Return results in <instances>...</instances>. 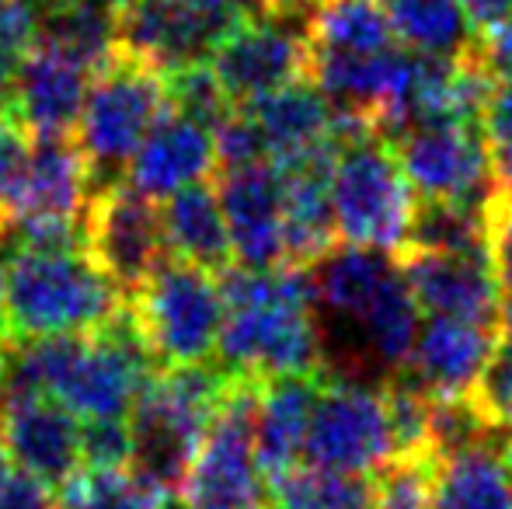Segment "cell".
I'll return each mask as SVG.
<instances>
[{"label": "cell", "instance_id": "cell-1", "mask_svg": "<svg viewBox=\"0 0 512 509\" xmlns=\"http://www.w3.org/2000/svg\"><path fill=\"white\" fill-rule=\"evenodd\" d=\"M223 325L216 360L244 381L324 374L321 318L310 297L307 269L230 265L220 276Z\"/></svg>", "mask_w": 512, "mask_h": 509}, {"label": "cell", "instance_id": "cell-2", "mask_svg": "<svg viewBox=\"0 0 512 509\" xmlns=\"http://www.w3.org/2000/svg\"><path fill=\"white\" fill-rule=\"evenodd\" d=\"M122 307V290L98 269L84 245L53 252L18 248L7 272L0 328L14 339L91 332L115 318Z\"/></svg>", "mask_w": 512, "mask_h": 509}, {"label": "cell", "instance_id": "cell-3", "mask_svg": "<svg viewBox=\"0 0 512 509\" xmlns=\"http://www.w3.org/2000/svg\"><path fill=\"white\" fill-rule=\"evenodd\" d=\"M331 213L342 245L401 255L418 217V196L384 133L349 136L331 161Z\"/></svg>", "mask_w": 512, "mask_h": 509}, {"label": "cell", "instance_id": "cell-4", "mask_svg": "<svg viewBox=\"0 0 512 509\" xmlns=\"http://www.w3.org/2000/svg\"><path fill=\"white\" fill-rule=\"evenodd\" d=\"M230 384L234 374H227L220 363L157 370L129 412L133 468L178 496L192 450L199 447Z\"/></svg>", "mask_w": 512, "mask_h": 509}, {"label": "cell", "instance_id": "cell-5", "mask_svg": "<svg viewBox=\"0 0 512 509\" xmlns=\"http://www.w3.org/2000/svg\"><path fill=\"white\" fill-rule=\"evenodd\" d=\"M126 311L157 367L206 363L216 353L223 325L220 276L168 255L129 293Z\"/></svg>", "mask_w": 512, "mask_h": 509}, {"label": "cell", "instance_id": "cell-6", "mask_svg": "<svg viewBox=\"0 0 512 509\" xmlns=\"http://www.w3.org/2000/svg\"><path fill=\"white\" fill-rule=\"evenodd\" d=\"M168 112L164 74L126 53H115L91 74L88 98L74 126V140L91 168V182L105 185L122 178L129 157Z\"/></svg>", "mask_w": 512, "mask_h": 509}, {"label": "cell", "instance_id": "cell-7", "mask_svg": "<svg viewBox=\"0 0 512 509\" xmlns=\"http://www.w3.org/2000/svg\"><path fill=\"white\" fill-rule=\"evenodd\" d=\"M255 398L258 381L234 377L189 457L178 485L182 509H265V475L255 454Z\"/></svg>", "mask_w": 512, "mask_h": 509}, {"label": "cell", "instance_id": "cell-8", "mask_svg": "<svg viewBox=\"0 0 512 509\" xmlns=\"http://www.w3.org/2000/svg\"><path fill=\"white\" fill-rule=\"evenodd\" d=\"M398 457L384 384L321 374L304 461L342 475L373 478Z\"/></svg>", "mask_w": 512, "mask_h": 509}, {"label": "cell", "instance_id": "cell-9", "mask_svg": "<svg viewBox=\"0 0 512 509\" xmlns=\"http://www.w3.org/2000/svg\"><path fill=\"white\" fill-rule=\"evenodd\" d=\"M387 140L394 143L418 203L481 206L492 196V150L481 123H408Z\"/></svg>", "mask_w": 512, "mask_h": 509}, {"label": "cell", "instance_id": "cell-10", "mask_svg": "<svg viewBox=\"0 0 512 509\" xmlns=\"http://www.w3.org/2000/svg\"><path fill=\"white\" fill-rule=\"evenodd\" d=\"M293 18L265 11H244L220 32L209 49V67L230 105H251L255 98L310 77V39Z\"/></svg>", "mask_w": 512, "mask_h": 509}, {"label": "cell", "instance_id": "cell-11", "mask_svg": "<svg viewBox=\"0 0 512 509\" xmlns=\"http://www.w3.org/2000/svg\"><path fill=\"white\" fill-rule=\"evenodd\" d=\"M81 238L84 252L119 286L122 297H129L157 269V262L168 258L161 210L126 178H112L91 189L81 217Z\"/></svg>", "mask_w": 512, "mask_h": 509}, {"label": "cell", "instance_id": "cell-12", "mask_svg": "<svg viewBox=\"0 0 512 509\" xmlns=\"http://www.w3.org/2000/svg\"><path fill=\"white\" fill-rule=\"evenodd\" d=\"M394 262L422 314L499 328L502 283L488 255L405 248L401 255H394Z\"/></svg>", "mask_w": 512, "mask_h": 509}, {"label": "cell", "instance_id": "cell-13", "mask_svg": "<svg viewBox=\"0 0 512 509\" xmlns=\"http://www.w3.org/2000/svg\"><path fill=\"white\" fill-rule=\"evenodd\" d=\"M216 196L227 220L234 262L248 269L286 265L283 175L272 161L220 168L213 175Z\"/></svg>", "mask_w": 512, "mask_h": 509}, {"label": "cell", "instance_id": "cell-14", "mask_svg": "<svg viewBox=\"0 0 512 509\" xmlns=\"http://www.w3.org/2000/svg\"><path fill=\"white\" fill-rule=\"evenodd\" d=\"M241 109L262 136L265 161H272L276 168L335 154L342 147V116L310 77L283 84Z\"/></svg>", "mask_w": 512, "mask_h": 509}, {"label": "cell", "instance_id": "cell-15", "mask_svg": "<svg viewBox=\"0 0 512 509\" xmlns=\"http://www.w3.org/2000/svg\"><path fill=\"white\" fill-rule=\"evenodd\" d=\"M499 342L502 332L495 325L429 318L425 325H418L415 346L401 374L411 377L429 398H471Z\"/></svg>", "mask_w": 512, "mask_h": 509}, {"label": "cell", "instance_id": "cell-16", "mask_svg": "<svg viewBox=\"0 0 512 509\" xmlns=\"http://www.w3.org/2000/svg\"><path fill=\"white\" fill-rule=\"evenodd\" d=\"M216 171H220V161H216L213 129L199 119L168 109L150 126L136 154L129 157L126 182L147 199L161 203L185 185L209 182Z\"/></svg>", "mask_w": 512, "mask_h": 509}, {"label": "cell", "instance_id": "cell-17", "mask_svg": "<svg viewBox=\"0 0 512 509\" xmlns=\"http://www.w3.org/2000/svg\"><path fill=\"white\" fill-rule=\"evenodd\" d=\"M230 21L234 18H213L175 0H133L119 14V53L168 74L206 60Z\"/></svg>", "mask_w": 512, "mask_h": 509}, {"label": "cell", "instance_id": "cell-18", "mask_svg": "<svg viewBox=\"0 0 512 509\" xmlns=\"http://www.w3.org/2000/svg\"><path fill=\"white\" fill-rule=\"evenodd\" d=\"M0 447L14 468L28 471L49 489L81 468V426L56 398H28L0 408Z\"/></svg>", "mask_w": 512, "mask_h": 509}, {"label": "cell", "instance_id": "cell-19", "mask_svg": "<svg viewBox=\"0 0 512 509\" xmlns=\"http://www.w3.org/2000/svg\"><path fill=\"white\" fill-rule=\"evenodd\" d=\"M88 74L81 63L39 42L11 70V112L32 136L74 133L88 98Z\"/></svg>", "mask_w": 512, "mask_h": 509}, {"label": "cell", "instance_id": "cell-20", "mask_svg": "<svg viewBox=\"0 0 512 509\" xmlns=\"http://www.w3.org/2000/svg\"><path fill=\"white\" fill-rule=\"evenodd\" d=\"M91 189H95L91 168L84 161L81 147H77L74 133L32 136L25 175H21V185L14 192V203L7 210L4 224L25 217L81 220Z\"/></svg>", "mask_w": 512, "mask_h": 509}, {"label": "cell", "instance_id": "cell-21", "mask_svg": "<svg viewBox=\"0 0 512 509\" xmlns=\"http://www.w3.org/2000/svg\"><path fill=\"white\" fill-rule=\"evenodd\" d=\"M321 374L272 377L258 384L255 398V454L265 482L304 461L310 412Z\"/></svg>", "mask_w": 512, "mask_h": 509}, {"label": "cell", "instance_id": "cell-22", "mask_svg": "<svg viewBox=\"0 0 512 509\" xmlns=\"http://www.w3.org/2000/svg\"><path fill=\"white\" fill-rule=\"evenodd\" d=\"M331 161L335 154L279 168L283 175V227L286 265L307 269L338 245L331 213Z\"/></svg>", "mask_w": 512, "mask_h": 509}, {"label": "cell", "instance_id": "cell-23", "mask_svg": "<svg viewBox=\"0 0 512 509\" xmlns=\"http://www.w3.org/2000/svg\"><path fill=\"white\" fill-rule=\"evenodd\" d=\"M157 210H161V231L168 255L185 258L192 265H203V269L216 272V276H223L230 265H237L213 182L185 185L175 196L161 199Z\"/></svg>", "mask_w": 512, "mask_h": 509}, {"label": "cell", "instance_id": "cell-24", "mask_svg": "<svg viewBox=\"0 0 512 509\" xmlns=\"http://www.w3.org/2000/svg\"><path fill=\"white\" fill-rule=\"evenodd\" d=\"M432 509H512V475L495 433L474 436L432 464Z\"/></svg>", "mask_w": 512, "mask_h": 509}, {"label": "cell", "instance_id": "cell-25", "mask_svg": "<svg viewBox=\"0 0 512 509\" xmlns=\"http://www.w3.org/2000/svg\"><path fill=\"white\" fill-rule=\"evenodd\" d=\"M39 42L95 74L119 53V14L91 0H42Z\"/></svg>", "mask_w": 512, "mask_h": 509}, {"label": "cell", "instance_id": "cell-26", "mask_svg": "<svg viewBox=\"0 0 512 509\" xmlns=\"http://www.w3.org/2000/svg\"><path fill=\"white\" fill-rule=\"evenodd\" d=\"M304 32L310 49L321 53H380L394 46L387 0H317Z\"/></svg>", "mask_w": 512, "mask_h": 509}, {"label": "cell", "instance_id": "cell-27", "mask_svg": "<svg viewBox=\"0 0 512 509\" xmlns=\"http://www.w3.org/2000/svg\"><path fill=\"white\" fill-rule=\"evenodd\" d=\"M175 492L157 485L133 464L126 468H77L56 485V509H168Z\"/></svg>", "mask_w": 512, "mask_h": 509}, {"label": "cell", "instance_id": "cell-28", "mask_svg": "<svg viewBox=\"0 0 512 509\" xmlns=\"http://www.w3.org/2000/svg\"><path fill=\"white\" fill-rule=\"evenodd\" d=\"M394 39L411 53L457 56L474 46V25L460 0H387Z\"/></svg>", "mask_w": 512, "mask_h": 509}, {"label": "cell", "instance_id": "cell-29", "mask_svg": "<svg viewBox=\"0 0 512 509\" xmlns=\"http://www.w3.org/2000/svg\"><path fill=\"white\" fill-rule=\"evenodd\" d=\"M265 509H373V478L300 461L265 482Z\"/></svg>", "mask_w": 512, "mask_h": 509}, {"label": "cell", "instance_id": "cell-30", "mask_svg": "<svg viewBox=\"0 0 512 509\" xmlns=\"http://www.w3.org/2000/svg\"><path fill=\"white\" fill-rule=\"evenodd\" d=\"M164 84H168V109L199 119V123H206L209 129L234 109L230 98L223 95L209 60H196V63H185V67H178V70H168V74H164Z\"/></svg>", "mask_w": 512, "mask_h": 509}, {"label": "cell", "instance_id": "cell-31", "mask_svg": "<svg viewBox=\"0 0 512 509\" xmlns=\"http://www.w3.org/2000/svg\"><path fill=\"white\" fill-rule=\"evenodd\" d=\"M436 457H394L373 475V509H432Z\"/></svg>", "mask_w": 512, "mask_h": 509}, {"label": "cell", "instance_id": "cell-32", "mask_svg": "<svg viewBox=\"0 0 512 509\" xmlns=\"http://www.w3.org/2000/svg\"><path fill=\"white\" fill-rule=\"evenodd\" d=\"M471 405L481 415V422L488 429H495V433L512 426V342L509 339L499 342L492 363H488L478 387H474Z\"/></svg>", "mask_w": 512, "mask_h": 509}, {"label": "cell", "instance_id": "cell-33", "mask_svg": "<svg viewBox=\"0 0 512 509\" xmlns=\"http://www.w3.org/2000/svg\"><path fill=\"white\" fill-rule=\"evenodd\" d=\"M42 0H0V70L11 74L39 46Z\"/></svg>", "mask_w": 512, "mask_h": 509}, {"label": "cell", "instance_id": "cell-34", "mask_svg": "<svg viewBox=\"0 0 512 509\" xmlns=\"http://www.w3.org/2000/svg\"><path fill=\"white\" fill-rule=\"evenodd\" d=\"M133 464L129 419H88L81 426V468H126Z\"/></svg>", "mask_w": 512, "mask_h": 509}, {"label": "cell", "instance_id": "cell-35", "mask_svg": "<svg viewBox=\"0 0 512 509\" xmlns=\"http://www.w3.org/2000/svg\"><path fill=\"white\" fill-rule=\"evenodd\" d=\"M28 150H32V133L18 119L0 116V224H4L7 210L14 203V192L21 185V175H25Z\"/></svg>", "mask_w": 512, "mask_h": 509}, {"label": "cell", "instance_id": "cell-36", "mask_svg": "<svg viewBox=\"0 0 512 509\" xmlns=\"http://www.w3.org/2000/svg\"><path fill=\"white\" fill-rule=\"evenodd\" d=\"M485 245L488 262L502 283V293L512 290V203L492 189L485 199Z\"/></svg>", "mask_w": 512, "mask_h": 509}, {"label": "cell", "instance_id": "cell-37", "mask_svg": "<svg viewBox=\"0 0 512 509\" xmlns=\"http://www.w3.org/2000/svg\"><path fill=\"white\" fill-rule=\"evenodd\" d=\"M0 509H56L49 485L32 478L28 471L11 468L0 478Z\"/></svg>", "mask_w": 512, "mask_h": 509}, {"label": "cell", "instance_id": "cell-38", "mask_svg": "<svg viewBox=\"0 0 512 509\" xmlns=\"http://www.w3.org/2000/svg\"><path fill=\"white\" fill-rule=\"evenodd\" d=\"M474 49L492 74H512V18L474 35Z\"/></svg>", "mask_w": 512, "mask_h": 509}, {"label": "cell", "instance_id": "cell-39", "mask_svg": "<svg viewBox=\"0 0 512 509\" xmlns=\"http://www.w3.org/2000/svg\"><path fill=\"white\" fill-rule=\"evenodd\" d=\"M474 25V35L488 32V28L502 25V21L512 18V0H460Z\"/></svg>", "mask_w": 512, "mask_h": 509}, {"label": "cell", "instance_id": "cell-40", "mask_svg": "<svg viewBox=\"0 0 512 509\" xmlns=\"http://www.w3.org/2000/svg\"><path fill=\"white\" fill-rule=\"evenodd\" d=\"M488 150H492V185H495V192L512 203V133L492 140V143H488Z\"/></svg>", "mask_w": 512, "mask_h": 509}, {"label": "cell", "instance_id": "cell-41", "mask_svg": "<svg viewBox=\"0 0 512 509\" xmlns=\"http://www.w3.org/2000/svg\"><path fill=\"white\" fill-rule=\"evenodd\" d=\"M175 4L192 7V11H203V14H213V18H237V14L251 11V7L258 11L255 0H175Z\"/></svg>", "mask_w": 512, "mask_h": 509}, {"label": "cell", "instance_id": "cell-42", "mask_svg": "<svg viewBox=\"0 0 512 509\" xmlns=\"http://www.w3.org/2000/svg\"><path fill=\"white\" fill-rule=\"evenodd\" d=\"M255 4H258V11L276 14V18H300V14L307 18V11L317 0H255Z\"/></svg>", "mask_w": 512, "mask_h": 509}, {"label": "cell", "instance_id": "cell-43", "mask_svg": "<svg viewBox=\"0 0 512 509\" xmlns=\"http://www.w3.org/2000/svg\"><path fill=\"white\" fill-rule=\"evenodd\" d=\"M7 227L0 224V307H4V293H7V272H11V262H7Z\"/></svg>", "mask_w": 512, "mask_h": 509}, {"label": "cell", "instance_id": "cell-44", "mask_svg": "<svg viewBox=\"0 0 512 509\" xmlns=\"http://www.w3.org/2000/svg\"><path fill=\"white\" fill-rule=\"evenodd\" d=\"M499 332L502 339L512 342V290L502 293V307H499Z\"/></svg>", "mask_w": 512, "mask_h": 509}, {"label": "cell", "instance_id": "cell-45", "mask_svg": "<svg viewBox=\"0 0 512 509\" xmlns=\"http://www.w3.org/2000/svg\"><path fill=\"white\" fill-rule=\"evenodd\" d=\"M7 112H11V74L0 70V116H7Z\"/></svg>", "mask_w": 512, "mask_h": 509}, {"label": "cell", "instance_id": "cell-46", "mask_svg": "<svg viewBox=\"0 0 512 509\" xmlns=\"http://www.w3.org/2000/svg\"><path fill=\"white\" fill-rule=\"evenodd\" d=\"M499 454H502V464H506V471H509V475H512V426H509L506 440L499 443Z\"/></svg>", "mask_w": 512, "mask_h": 509}, {"label": "cell", "instance_id": "cell-47", "mask_svg": "<svg viewBox=\"0 0 512 509\" xmlns=\"http://www.w3.org/2000/svg\"><path fill=\"white\" fill-rule=\"evenodd\" d=\"M91 4H102V7H108V11H115V14H122L126 11L133 0H91Z\"/></svg>", "mask_w": 512, "mask_h": 509}, {"label": "cell", "instance_id": "cell-48", "mask_svg": "<svg viewBox=\"0 0 512 509\" xmlns=\"http://www.w3.org/2000/svg\"><path fill=\"white\" fill-rule=\"evenodd\" d=\"M168 509H175V503H171V506H168Z\"/></svg>", "mask_w": 512, "mask_h": 509}]
</instances>
